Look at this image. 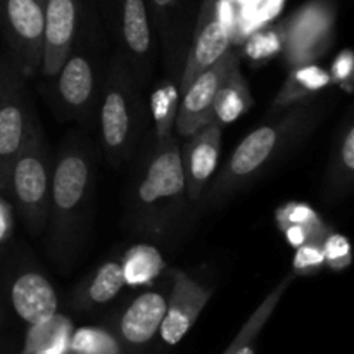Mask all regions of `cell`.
<instances>
[{
  "mask_svg": "<svg viewBox=\"0 0 354 354\" xmlns=\"http://www.w3.org/2000/svg\"><path fill=\"white\" fill-rule=\"evenodd\" d=\"M131 161L124 223L135 235L166 241L176 234L189 204L178 138H158L151 128Z\"/></svg>",
  "mask_w": 354,
  "mask_h": 354,
  "instance_id": "obj_1",
  "label": "cell"
},
{
  "mask_svg": "<svg viewBox=\"0 0 354 354\" xmlns=\"http://www.w3.org/2000/svg\"><path fill=\"white\" fill-rule=\"evenodd\" d=\"M330 104L328 99L317 97L273 114V120L252 130L207 185L204 192L207 206L213 209L225 206L232 197L268 175L279 162L296 152L320 127Z\"/></svg>",
  "mask_w": 354,
  "mask_h": 354,
  "instance_id": "obj_2",
  "label": "cell"
},
{
  "mask_svg": "<svg viewBox=\"0 0 354 354\" xmlns=\"http://www.w3.org/2000/svg\"><path fill=\"white\" fill-rule=\"evenodd\" d=\"M95 159L86 138L73 133L54 158L48 203L47 254L59 270H69L82 256L92 223Z\"/></svg>",
  "mask_w": 354,
  "mask_h": 354,
  "instance_id": "obj_3",
  "label": "cell"
},
{
  "mask_svg": "<svg viewBox=\"0 0 354 354\" xmlns=\"http://www.w3.org/2000/svg\"><path fill=\"white\" fill-rule=\"evenodd\" d=\"M97 121L104 156L114 168H123L133 159L151 130L145 86L118 54L106 66Z\"/></svg>",
  "mask_w": 354,
  "mask_h": 354,
  "instance_id": "obj_4",
  "label": "cell"
},
{
  "mask_svg": "<svg viewBox=\"0 0 354 354\" xmlns=\"http://www.w3.org/2000/svg\"><path fill=\"white\" fill-rule=\"evenodd\" d=\"M104 45L95 23L82 16L78 33L61 69L48 83V102L59 120L88 123L97 114L104 85Z\"/></svg>",
  "mask_w": 354,
  "mask_h": 354,
  "instance_id": "obj_5",
  "label": "cell"
},
{
  "mask_svg": "<svg viewBox=\"0 0 354 354\" xmlns=\"http://www.w3.org/2000/svg\"><path fill=\"white\" fill-rule=\"evenodd\" d=\"M54 158L37 111L28 124L26 137L9 173L7 192L12 206L31 235L45 234L50 203Z\"/></svg>",
  "mask_w": 354,
  "mask_h": 354,
  "instance_id": "obj_6",
  "label": "cell"
},
{
  "mask_svg": "<svg viewBox=\"0 0 354 354\" xmlns=\"http://www.w3.org/2000/svg\"><path fill=\"white\" fill-rule=\"evenodd\" d=\"M59 297L47 273L19 248L0 261V313L31 327L57 313Z\"/></svg>",
  "mask_w": 354,
  "mask_h": 354,
  "instance_id": "obj_7",
  "label": "cell"
},
{
  "mask_svg": "<svg viewBox=\"0 0 354 354\" xmlns=\"http://www.w3.org/2000/svg\"><path fill=\"white\" fill-rule=\"evenodd\" d=\"M337 7L334 0H311L279 24L287 71L317 62L330 48L335 37Z\"/></svg>",
  "mask_w": 354,
  "mask_h": 354,
  "instance_id": "obj_8",
  "label": "cell"
},
{
  "mask_svg": "<svg viewBox=\"0 0 354 354\" xmlns=\"http://www.w3.org/2000/svg\"><path fill=\"white\" fill-rule=\"evenodd\" d=\"M35 113L26 80L9 54L0 57V194L7 192L12 162Z\"/></svg>",
  "mask_w": 354,
  "mask_h": 354,
  "instance_id": "obj_9",
  "label": "cell"
},
{
  "mask_svg": "<svg viewBox=\"0 0 354 354\" xmlns=\"http://www.w3.org/2000/svg\"><path fill=\"white\" fill-rule=\"evenodd\" d=\"M109 28L116 41L114 54L130 66L138 82L147 88L158 57L147 0H116Z\"/></svg>",
  "mask_w": 354,
  "mask_h": 354,
  "instance_id": "obj_10",
  "label": "cell"
},
{
  "mask_svg": "<svg viewBox=\"0 0 354 354\" xmlns=\"http://www.w3.org/2000/svg\"><path fill=\"white\" fill-rule=\"evenodd\" d=\"M45 0H0V31L24 80L40 73L44 52Z\"/></svg>",
  "mask_w": 354,
  "mask_h": 354,
  "instance_id": "obj_11",
  "label": "cell"
},
{
  "mask_svg": "<svg viewBox=\"0 0 354 354\" xmlns=\"http://www.w3.org/2000/svg\"><path fill=\"white\" fill-rule=\"evenodd\" d=\"M169 287L171 275L168 273L162 282L156 280L149 289L128 301L114 317L111 330L120 341L124 354L140 351L158 337L166 313Z\"/></svg>",
  "mask_w": 354,
  "mask_h": 354,
  "instance_id": "obj_12",
  "label": "cell"
},
{
  "mask_svg": "<svg viewBox=\"0 0 354 354\" xmlns=\"http://www.w3.org/2000/svg\"><path fill=\"white\" fill-rule=\"evenodd\" d=\"M169 275H171V287H169L165 318L159 328V339L166 348H173L182 342V339L199 320L201 313L214 294L213 287L194 279L183 270H171Z\"/></svg>",
  "mask_w": 354,
  "mask_h": 354,
  "instance_id": "obj_13",
  "label": "cell"
},
{
  "mask_svg": "<svg viewBox=\"0 0 354 354\" xmlns=\"http://www.w3.org/2000/svg\"><path fill=\"white\" fill-rule=\"evenodd\" d=\"M232 48L230 28L221 19L218 0H204L180 76V95L197 75L220 61Z\"/></svg>",
  "mask_w": 354,
  "mask_h": 354,
  "instance_id": "obj_14",
  "label": "cell"
},
{
  "mask_svg": "<svg viewBox=\"0 0 354 354\" xmlns=\"http://www.w3.org/2000/svg\"><path fill=\"white\" fill-rule=\"evenodd\" d=\"M239 59H241V54L230 48L220 61L197 75L194 82L187 86L185 92L180 95L178 113H176L175 121V131L178 137H190L197 130L211 123L214 97L220 88L221 80L227 75L228 68Z\"/></svg>",
  "mask_w": 354,
  "mask_h": 354,
  "instance_id": "obj_15",
  "label": "cell"
},
{
  "mask_svg": "<svg viewBox=\"0 0 354 354\" xmlns=\"http://www.w3.org/2000/svg\"><path fill=\"white\" fill-rule=\"evenodd\" d=\"M221 130L223 128L220 124L209 123L187 137L185 144L180 145V161L190 203L203 199L216 173L221 152Z\"/></svg>",
  "mask_w": 354,
  "mask_h": 354,
  "instance_id": "obj_16",
  "label": "cell"
},
{
  "mask_svg": "<svg viewBox=\"0 0 354 354\" xmlns=\"http://www.w3.org/2000/svg\"><path fill=\"white\" fill-rule=\"evenodd\" d=\"M80 0H45L44 52L40 75L50 80L57 75L82 23Z\"/></svg>",
  "mask_w": 354,
  "mask_h": 354,
  "instance_id": "obj_17",
  "label": "cell"
},
{
  "mask_svg": "<svg viewBox=\"0 0 354 354\" xmlns=\"http://www.w3.org/2000/svg\"><path fill=\"white\" fill-rule=\"evenodd\" d=\"M123 289L124 279L121 258L109 259L97 266L73 289L69 304L76 311L92 313V311L102 310L104 306L113 303Z\"/></svg>",
  "mask_w": 354,
  "mask_h": 354,
  "instance_id": "obj_18",
  "label": "cell"
},
{
  "mask_svg": "<svg viewBox=\"0 0 354 354\" xmlns=\"http://www.w3.org/2000/svg\"><path fill=\"white\" fill-rule=\"evenodd\" d=\"M332 85L327 69L318 66L317 62L296 66L289 69L286 82L280 86L279 93L273 99L270 114H277L283 109L297 106V104L310 102L320 97Z\"/></svg>",
  "mask_w": 354,
  "mask_h": 354,
  "instance_id": "obj_19",
  "label": "cell"
},
{
  "mask_svg": "<svg viewBox=\"0 0 354 354\" xmlns=\"http://www.w3.org/2000/svg\"><path fill=\"white\" fill-rule=\"evenodd\" d=\"M354 180V123L351 111L335 138L327 173H325V197L330 203L341 201L353 189Z\"/></svg>",
  "mask_w": 354,
  "mask_h": 354,
  "instance_id": "obj_20",
  "label": "cell"
},
{
  "mask_svg": "<svg viewBox=\"0 0 354 354\" xmlns=\"http://www.w3.org/2000/svg\"><path fill=\"white\" fill-rule=\"evenodd\" d=\"M252 106H254V99L241 71V59H239L228 68L227 75L221 80L220 88L214 97L211 123H216L223 128L225 124L234 123L245 113H249Z\"/></svg>",
  "mask_w": 354,
  "mask_h": 354,
  "instance_id": "obj_21",
  "label": "cell"
},
{
  "mask_svg": "<svg viewBox=\"0 0 354 354\" xmlns=\"http://www.w3.org/2000/svg\"><path fill=\"white\" fill-rule=\"evenodd\" d=\"M296 275L290 273V275L283 277L275 287L268 292V296L261 301L258 308L252 311L251 317L248 318L242 328L239 330V334L235 335L234 341L230 342V346L227 348V351L223 354H254L256 351V342H258L259 334L263 332L265 325L268 324L270 318L275 313L277 306L280 304L282 297L286 296V292L289 290V287L292 286Z\"/></svg>",
  "mask_w": 354,
  "mask_h": 354,
  "instance_id": "obj_22",
  "label": "cell"
},
{
  "mask_svg": "<svg viewBox=\"0 0 354 354\" xmlns=\"http://www.w3.org/2000/svg\"><path fill=\"white\" fill-rule=\"evenodd\" d=\"M73 322L61 313L26 328L23 348L17 354H66L71 339Z\"/></svg>",
  "mask_w": 354,
  "mask_h": 354,
  "instance_id": "obj_23",
  "label": "cell"
},
{
  "mask_svg": "<svg viewBox=\"0 0 354 354\" xmlns=\"http://www.w3.org/2000/svg\"><path fill=\"white\" fill-rule=\"evenodd\" d=\"M124 287H149L165 275L166 263L161 251L152 244H138L121 256Z\"/></svg>",
  "mask_w": 354,
  "mask_h": 354,
  "instance_id": "obj_24",
  "label": "cell"
},
{
  "mask_svg": "<svg viewBox=\"0 0 354 354\" xmlns=\"http://www.w3.org/2000/svg\"><path fill=\"white\" fill-rule=\"evenodd\" d=\"M147 100L152 131L156 137L162 138L175 133V121L180 104V78L165 80L161 85L156 86Z\"/></svg>",
  "mask_w": 354,
  "mask_h": 354,
  "instance_id": "obj_25",
  "label": "cell"
},
{
  "mask_svg": "<svg viewBox=\"0 0 354 354\" xmlns=\"http://www.w3.org/2000/svg\"><path fill=\"white\" fill-rule=\"evenodd\" d=\"M66 354H124V351L111 328L80 327L73 330Z\"/></svg>",
  "mask_w": 354,
  "mask_h": 354,
  "instance_id": "obj_26",
  "label": "cell"
},
{
  "mask_svg": "<svg viewBox=\"0 0 354 354\" xmlns=\"http://www.w3.org/2000/svg\"><path fill=\"white\" fill-rule=\"evenodd\" d=\"M283 41L282 35H280L279 26L265 28L256 33H252L248 38L244 45V55L252 62L254 66H263L273 57L282 54Z\"/></svg>",
  "mask_w": 354,
  "mask_h": 354,
  "instance_id": "obj_27",
  "label": "cell"
},
{
  "mask_svg": "<svg viewBox=\"0 0 354 354\" xmlns=\"http://www.w3.org/2000/svg\"><path fill=\"white\" fill-rule=\"evenodd\" d=\"M327 268L332 272H344L353 265V251L348 237L339 232L330 230L322 241Z\"/></svg>",
  "mask_w": 354,
  "mask_h": 354,
  "instance_id": "obj_28",
  "label": "cell"
},
{
  "mask_svg": "<svg viewBox=\"0 0 354 354\" xmlns=\"http://www.w3.org/2000/svg\"><path fill=\"white\" fill-rule=\"evenodd\" d=\"M275 221L277 227H283V225L325 227L327 225L315 207H311L306 203H297V201H289V203H283L282 206L277 207Z\"/></svg>",
  "mask_w": 354,
  "mask_h": 354,
  "instance_id": "obj_29",
  "label": "cell"
},
{
  "mask_svg": "<svg viewBox=\"0 0 354 354\" xmlns=\"http://www.w3.org/2000/svg\"><path fill=\"white\" fill-rule=\"evenodd\" d=\"M327 270L322 242H310L296 248L292 261V273L296 277H317Z\"/></svg>",
  "mask_w": 354,
  "mask_h": 354,
  "instance_id": "obj_30",
  "label": "cell"
},
{
  "mask_svg": "<svg viewBox=\"0 0 354 354\" xmlns=\"http://www.w3.org/2000/svg\"><path fill=\"white\" fill-rule=\"evenodd\" d=\"M332 85H337L346 93H353L354 88V55L351 48H344L335 55L330 69H327Z\"/></svg>",
  "mask_w": 354,
  "mask_h": 354,
  "instance_id": "obj_31",
  "label": "cell"
},
{
  "mask_svg": "<svg viewBox=\"0 0 354 354\" xmlns=\"http://www.w3.org/2000/svg\"><path fill=\"white\" fill-rule=\"evenodd\" d=\"M178 0H149V12H151V21L154 31L158 30L159 37L165 33L166 26V16L175 9Z\"/></svg>",
  "mask_w": 354,
  "mask_h": 354,
  "instance_id": "obj_32",
  "label": "cell"
},
{
  "mask_svg": "<svg viewBox=\"0 0 354 354\" xmlns=\"http://www.w3.org/2000/svg\"><path fill=\"white\" fill-rule=\"evenodd\" d=\"M14 232V216H12V204L3 199L0 194V245L7 244L12 237Z\"/></svg>",
  "mask_w": 354,
  "mask_h": 354,
  "instance_id": "obj_33",
  "label": "cell"
},
{
  "mask_svg": "<svg viewBox=\"0 0 354 354\" xmlns=\"http://www.w3.org/2000/svg\"><path fill=\"white\" fill-rule=\"evenodd\" d=\"M2 325H3V318H2V313H0V330H2Z\"/></svg>",
  "mask_w": 354,
  "mask_h": 354,
  "instance_id": "obj_34",
  "label": "cell"
}]
</instances>
